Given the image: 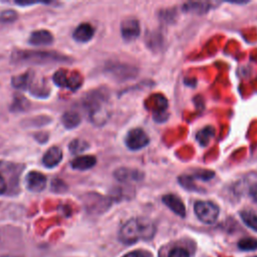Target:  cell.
Here are the masks:
<instances>
[{"instance_id": "obj_1", "label": "cell", "mask_w": 257, "mask_h": 257, "mask_svg": "<svg viewBox=\"0 0 257 257\" xmlns=\"http://www.w3.org/2000/svg\"><path fill=\"white\" fill-rule=\"evenodd\" d=\"M156 226L154 222L145 217L132 218L126 221L118 232L122 243L131 245L139 240H150L155 236Z\"/></svg>"}, {"instance_id": "obj_2", "label": "cell", "mask_w": 257, "mask_h": 257, "mask_svg": "<svg viewBox=\"0 0 257 257\" xmlns=\"http://www.w3.org/2000/svg\"><path fill=\"white\" fill-rule=\"evenodd\" d=\"M108 94L104 90H94L82 98V106L90 120L96 126H104L110 116Z\"/></svg>"}, {"instance_id": "obj_3", "label": "cell", "mask_w": 257, "mask_h": 257, "mask_svg": "<svg viewBox=\"0 0 257 257\" xmlns=\"http://www.w3.org/2000/svg\"><path fill=\"white\" fill-rule=\"evenodd\" d=\"M70 60H72L70 58L56 52L16 50L12 54V62L14 64H48L52 62H68Z\"/></svg>"}, {"instance_id": "obj_4", "label": "cell", "mask_w": 257, "mask_h": 257, "mask_svg": "<svg viewBox=\"0 0 257 257\" xmlns=\"http://www.w3.org/2000/svg\"><path fill=\"white\" fill-rule=\"evenodd\" d=\"M106 72L116 80H128L138 74V68L128 64L110 62L106 66Z\"/></svg>"}, {"instance_id": "obj_5", "label": "cell", "mask_w": 257, "mask_h": 257, "mask_svg": "<svg viewBox=\"0 0 257 257\" xmlns=\"http://www.w3.org/2000/svg\"><path fill=\"white\" fill-rule=\"evenodd\" d=\"M195 214L205 224H213L219 216V207L210 201H198L194 206Z\"/></svg>"}, {"instance_id": "obj_6", "label": "cell", "mask_w": 257, "mask_h": 257, "mask_svg": "<svg viewBox=\"0 0 257 257\" xmlns=\"http://www.w3.org/2000/svg\"><path fill=\"white\" fill-rule=\"evenodd\" d=\"M54 82L60 88H66L72 90H76L82 84V78L80 74L76 72H68L66 70H60L54 74Z\"/></svg>"}, {"instance_id": "obj_7", "label": "cell", "mask_w": 257, "mask_h": 257, "mask_svg": "<svg viewBox=\"0 0 257 257\" xmlns=\"http://www.w3.org/2000/svg\"><path fill=\"white\" fill-rule=\"evenodd\" d=\"M150 143L149 136L143 130V128H132L128 132L124 139V144L131 151H139L145 147H147Z\"/></svg>"}, {"instance_id": "obj_8", "label": "cell", "mask_w": 257, "mask_h": 257, "mask_svg": "<svg viewBox=\"0 0 257 257\" xmlns=\"http://www.w3.org/2000/svg\"><path fill=\"white\" fill-rule=\"evenodd\" d=\"M141 34L140 22L133 18H126L120 24V34L124 40L133 42L139 38Z\"/></svg>"}, {"instance_id": "obj_9", "label": "cell", "mask_w": 257, "mask_h": 257, "mask_svg": "<svg viewBox=\"0 0 257 257\" xmlns=\"http://www.w3.org/2000/svg\"><path fill=\"white\" fill-rule=\"evenodd\" d=\"M46 177L40 172L32 171L26 176V187L30 191L34 193H40L44 190L46 186Z\"/></svg>"}, {"instance_id": "obj_10", "label": "cell", "mask_w": 257, "mask_h": 257, "mask_svg": "<svg viewBox=\"0 0 257 257\" xmlns=\"http://www.w3.org/2000/svg\"><path fill=\"white\" fill-rule=\"evenodd\" d=\"M54 36L50 32L40 30H36L34 32L30 38L28 42L30 46H50L54 44Z\"/></svg>"}, {"instance_id": "obj_11", "label": "cell", "mask_w": 257, "mask_h": 257, "mask_svg": "<svg viewBox=\"0 0 257 257\" xmlns=\"http://www.w3.org/2000/svg\"><path fill=\"white\" fill-rule=\"evenodd\" d=\"M142 173L135 169H128V168H118L114 172V177L116 181L120 183H126L130 181H138L141 180Z\"/></svg>"}, {"instance_id": "obj_12", "label": "cell", "mask_w": 257, "mask_h": 257, "mask_svg": "<svg viewBox=\"0 0 257 257\" xmlns=\"http://www.w3.org/2000/svg\"><path fill=\"white\" fill-rule=\"evenodd\" d=\"M164 204L169 207L175 214L184 218L186 216V207L183 201L174 194H167L163 197Z\"/></svg>"}, {"instance_id": "obj_13", "label": "cell", "mask_w": 257, "mask_h": 257, "mask_svg": "<svg viewBox=\"0 0 257 257\" xmlns=\"http://www.w3.org/2000/svg\"><path fill=\"white\" fill-rule=\"evenodd\" d=\"M94 36V28L90 24H80L72 34V38L78 42H88Z\"/></svg>"}, {"instance_id": "obj_14", "label": "cell", "mask_w": 257, "mask_h": 257, "mask_svg": "<svg viewBox=\"0 0 257 257\" xmlns=\"http://www.w3.org/2000/svg\"><path fill=\"white\" fill-rule=\"evenodd\" d=\"M62 157L64 155H62V149L60 147L54 146L50 148L46 152L42 158V163L46 168H54L62 162Z\"/></svg>"}, {"instance_id": "obj_15", "label": "cell", "mask_w": 257, "mask_h": 257, "mask_svg": "<svg viewBox=\"0 0 257 257\" xmlns=\"http://www.w3.org/2000/svg\"><path fill=\"white\" fill-rule=\"evenodd\" d=\"M96 164V158L92 155H84L80 156L74 159L70 163V166L74 170L78 171H86L94 167Z\"/></svg>"}, {"instance_id": "obj_16", "label": "cell", "mask_w": 257, "mask_h": 257, "mask_svg": "<svg viewBox=\"0 0 257 257\" xmlns=\"http://www.w3.org/2000/svg\"><path fill=\"white\" fill-rule=\"evenodd\" d=\"M34 74L32 70H28L24 74L14 76L12 80V84L16 88L20 90H30L34 84Z\"/></svg>"}, {"instance_id": "obj_17", "label": "cell", "mask_w": 257, "mask_h": 257, "mask_svg": "<svg viewBox=\"0 0 257 257\" xmlns=\"http://www.w3.org/2000/svg\"><path fill=\"white\" fill-rule=\"evenodd\" d=\"M82 122V118L78 112H66L62 116V124L68 128V130H72V128H76Z\"/></svg>"}, {"instance_id": "obj_18", "label": "cell", "mask_w": 257, "mask_h": 257, "mask_svg": "<svg viewBox=\"0 0 257 257\" xmlns=\"http://www.w3.org/2000/svg\"><path fill=\"white\" fill-rule=\"evenodd\" d=\"M215 136V130L212 126H206L204 128H202L201 131H199L196 135V139L198 141V143L203 146L206 147L207 145L210 144V142L212 141V139Z\"/></svg>"}, {"instance_id": "obj_19", "label": "cell", "mask_w": 257, "mask_h": 257, "mask_svg": "<svg viewBox=\"0 0 257 257\" xmlns=\"http://www.w3.org/2000/svg\"><path fill=\"white\" fill-rule=\"evenodd\" d=\"M211 8L209 2H188L183 6L184 12H194V14H205Z\"/></svg>"}, {"instance_id": "obj_20", "label": "cell", "mask_w": 257, "mask_h": 257, "mask_svg": "<svg viewBox=\"0 0 257 257\" xmlns=\"http://www.w3.org/2000/svg\"><path fill=\"white\" fill-rule=\"evenodd\" d=\"M90 148V145L86 141L82 139H74L70 142L68 149L72 154H80L84 151H86Z\"/></svg>"}, {"instance_id": "obj_21", "label": "cell", "mask_w": 257, "mask_h": 257, "mask_svg": "<svg viewBox=\"0 0 257 257\" xmlns=\"http://www.w3.org/2000/svg\"><path fill=\"white\" fill-rule=\"evenodd\" d=\"M240 216L243 222L252 230L257 232V215L251 211H242Z\"/></svg>"}, {"instance_id": "obj_22", "label": "cell", "mask_w": 257, "mask_h": 257, "mask_svg": "<svg viewBox=\"0 0 257 257\" xmlns=\"http://www.w3.org/2000/svg\"><path fill=\"white\" fill-rule=\"evenodd\" d=\"M30 106V102L22 96H16L12 106H10V110L12 112H22L28 110Z\"/></svg>"}, {"instance_id": "obj_23", "label": "cell", "mask_w": 257, "mask_h": 257, "mask_svg": "<svg viewBox=\"0 0 257 257\" xmlns=\"http://www.w3.org/2000/svg\"><path fill=\"white\" fill-rule=\"evenodd\" d=\"M238 247L244 251H252L257 249V240L254 238H243L238 242Z\"/></svg>"}, {"instance_id": "obj_24", "label": "cell", "mask_w": 257, "mask_h": 257, "mask_svg": "<svg viewBox=\"0 0 257 257\" xmlns=\"http://www.w3.org/2000/svg\"><path fill=\"white\" fill-rule=\"evenodd\" d=\"M18 16L14 10H6L0 14V22H14L18 20Z\"/></svg>"}, {"instance_id": "obj_25", "label": "cell", "mask_w": 257, "mask_h": 257, "mask_svg": "<svg viewBox=\"0 0 257 257\" xmlns=\"http://www.w3.org/2000/svg\"><path fill=\"white\" fill-rule=\"evenodd\" d=\"M66 189H68L66 184L60 179H54L52 183V190H54L56 193H62L66 191Z\"/></svg>"}, {"instance_id": "obj_26", "label": "cell", "mask_w": 257, "mask_h": 257, "mask_svg": "<svg viewBox=\"0 0 257 257\" xmlns=\"http://www.w3.org/2000/svg\"><path fill=\"white\" fill-rule=\"evenodd\" d=\"M169 257H190V254L185 248L175 247L169 252Z\"/></svg>"}, {"instance_id": "obj_27", "label": "cell", "mask_w": 257, "mask_h": 257, "mask_svg": "<svg viewBox=\"0 0 257 257\" xmlns=\"http://www.w3.org/2000/svg\"><path fill=\"white\" fill-rule=\"evenodd\" d=\"M122 257H153V254L147 250H134L126 253Z\"/></svg>"}, {"instance_id": "obj_28", "label": "cell", "mask_w": 257, "mask_h": 257, "mask_svg": "<svg viewBox=\"0 0 257 257\" xmlns=\"http://www.w3.org/2000/svg\"><path fill=\"white\" fill-rule=\"evenodd\" d=\"M50 2H16V4L18 6H34V4H48Z\"/></svg>"}, {"instance_id": "obj_29", "label": "cell", "mask_w": 257, "mask_h": 257, "mask_svg": "<svg viewBox=\"0 0 257 257\" xmlns=\"http://www.w3.org/2000/svg\"><path fill=\"white\" fill-rule=\"evenodd\" d=\"M8 190V185L6 182L4 178V176L0 174V195H4Z\"/></svg>"}, {"instance_id": "obj_30", "label": "cell", "mask_w": 257, "mask_h": 257, "mask_svg": "<svg viewBox=\"0 0 257 257\" xmlns=\"http://www.w3.org/2000/svg\"><path fill=\"white\" fill-rule=\"evenodd\" d=\"M249 194H250L251 198L253 199V201L257 203V184H254V185H252V186L250 187Z\"/></svg>"}, {"instance_id": "obj_31", "label": "cell", "mask_w": 257, "mask_h": 257, "mask_svg": "<svg viewBox=\"0 0 257 257\" xmlns=\"http://www.w3.org/2000/svg\"><path fill=\"white\" fill-rule=\"evenodd\" d=\"M0 257H18V256H0Z\"/></svg>"}, {"instance_id": "obj_32", "label": "cell", "mask_w": 257, "mask_h": 257, "mask_svg": "<svg viewBox=\"0 0 257 257\" xmlns=\"http://www.w3.org/2000/svg\"><path fill=\"white\" fill-rule=\"evenodd\" d=\"M4 164L2 162H0V167H2V166H4Z\"/></svg>"}, {"instance_id": "obj_33", "label": "cell", "mask_w": 257, "mask_h": 257, "mask_svg": "<svg viewBox=\"0 0 257 257\" xmlns=\"http://www.w3.org/2000/svg\"><path fill=\"white\" fill-rule=\"evenodd\" d=\"M252 257H257V256H252Z\"/></svg>"}]
</instances>
